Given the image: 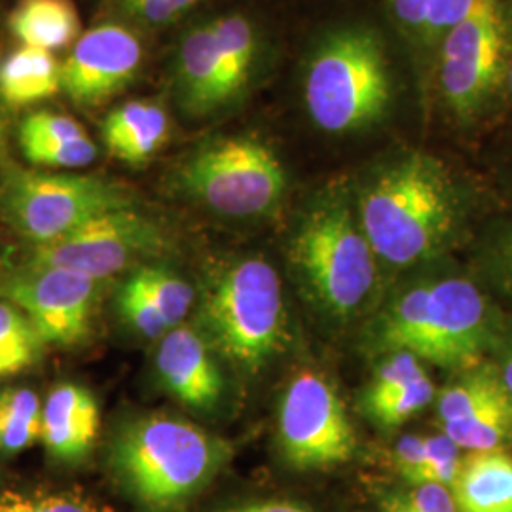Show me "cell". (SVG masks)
<instances>
[{
    "label": "cell",
    "instance_id": "cell-27",
    "mask_svg": "<svg viewBox=\"0 0 512 512\" xmlns=\"http://www.w3.org/2000/svg\"><path fill=\"white\" fill-rule=\"evenodd\" d=\"M33 323L23 311L8 302H0V380L19 374L35 365L44 349Z\"/></svg>",
    "mask_w": 512,
    "mask_h": 512
},
{
    "label": "cell",
    "instance_id": "cell-11",
    "mask_svg": "<svg viewBox=\"0 0 512 512\" xmlns=\"http://www.w3.org/2000/svg\"><path fill=\"white\" fill-rule=\"evenodd\" d=\"M165 247L164 228L128 207L90 220L65 238L35 245L27 264L63 268L99 281L160 255Z\"/></svg>",
    "mask_w": 512,
    "mask_h": 512
},
{
    "label": "cell",
    "instance_id": "cell-29",
    "mask_svg": "<svg viewBox=\"0 0 512 512\" xmlns=\"http://www.w3.org/2000/svg\"><path fill=\"white\" fill-rule=\"evenodd\" d=\"M25 158L42 167H84L97 158L90 137L73 141H19Z\"/></svg>",
    "mask_w": 512,
    "mask_h": 512
},
{
    "label": "cell",
    "instance_id": "cell-10",
    "mask_svg": "<svg viewBox=\"0 0 512 512\" xmlns=\"http://www.w3.org/2000/svg\"><path fill=\"white\" fill-rule=\"evenodd\" d=\"M277 440L298 471H325L353 458L357 437L336 389L317 372L296 374L283 393Z\"/></svg>",
    "mask_w": 512,
    "mask_h": 512
},
{
    "label": "cell",
    "instance_id": "cell-6",
    "mask_svg": "<svg viewBox=\"0 0 512 512\" xmlns=\"http://www.w3.org/2000/svg\"><path fill=\"white\" fill-rule=\"evenodd\" d=\"M203 334L234 365L256 372L289 340L283 289L274 266L245 258L228 266L203 293Z\"/></svg>",
    "mask_w": 512,
    "mask_h": 512
},
{
    "label": "cell",
    "instance_id": "cell-26",
    "mask_svg": "<svg viewBox=\"0 0 512 512\" xmlns=\"http://www.w3.org/2000/svg\"><path fill=\"white\" fill-rule=\"evenodd\" d=\"M435 399V385L429 374L408 384L385 389V391H365L363 410L376 425L391 429L416 418Z\"/></svg>",
    "mask_w": 512,
    "mask_h": 512
},
{
    "label": "cell",
    "instance_id": "cell-12",
    "mask_svg": "<svg viewBox=\"0 0 512 512\" xmlns=\"http://www.w3.org/2000/svg\"><path fill=\"white\" fill-rule=\"evenodd\" d=\"M0 296L25 313L44 344L74 346L92 329L97 281L63 268L25 264L0 281Z\"/></svg>",
    "mask_w": 512,
    "mask_h": 512
},
{
    "label": "cell",
    "instance_id": "cell-5",
    "mask_svg": "<svg viewBox=\"0 0 512 512\" xmlns=\"http://www.w3.org/2000/svg\"><path fill=\"white\" fill-rule=\"evenodd\" d=\"M384 42L368 27H344L319 42L304 76L311 122L342 135L382 122L393 105Z\"/></svg>",
    "mask_w": 512,
    "mask_h": 512
},
{
    "label": "cell",
    "instance_id": "cell-38",
    "mask_svg": "<svg viewBox=\"0 0 512 512\" xmlns=\"http://www.w3.org/2000/svg\"><path fill=\"white\" fill-rule=\"evenodd\" d=\"M230 512H311L310 509L293 503V501H262V503H251L245 507L232 509Z\"/></svg>",
    "mask_w": 512,
    "mask_h": 512
},
{
    "label": "cell",
    "instance_id": "cell-25",
    "mask_svg": "<svg viewBox=\"0 0 512 512\" xmlns=\"http://www.w3.org/2000/svg\"><path fill=\"white\" fill-rule=\"evenodd\" d=\"M42 403L27 387L0 391V452L18 454L40 440Z\"/></svg>",
    "mask_w": 512,
    "mask_h": 512
},
{
    "label": "cell",
    "instance_id": "cell-1",
    "mask_svg": "<svg viewBox=\"0 0 512 512\" xmlns=\"http://www.w3.org/2000/svg\"><path fill=\"white\" fill-rule=\"evenodd\" d=\"M355 215L378 260L412 268L439 258L456 241L465 202L439 158L406 150L366 179Z\"/></svg>",
    "mask_w": 512,
    "mask_h": 512
},
{
    "label": "cell",
    "instance_id": "cell-33",
    "mask_svg": "<svg viewBox=\"0 0 512 512\" xmlns=\"http://www.w3.org/2000/svg\"><path fill=\"white\" fill-rule=\"evenodd\" d=\"M88 137L74 118L52 110H37L23 118L19 126V141H73Z\"/></svg>",
    "mask_w": 512,
    "mask_h": 512
},
{
    "label": "cell",
    "instance_id": "cell-23",
    "mask_svg": "<svg viewBox=\"0 0 512 512\" xmlns=\"http://www.w3.org/2000/svg\"><path fill=\"white\" fill-rule=\"evenodd\" d=\"M440 427L465 452H512V397Z\"/></svg>",
    "mask_w": 512,
    "mask_h": 512
},
{
    "label": "cell",
    "instance_id": "cell-21",
    "mask_svg": "<svg viewBox=\"0 0 512 512\" xmlns=\"http://www.w3.org/2000/svg\"><path fill=\"white\" fill-rule=\"evenodd\" d=\"M61 92V63L52 52L23 46L0 65V99L8 107H27Z\"/></svg>",
    "mask_w": 512,
    "mask_h": 512
},
{
    "label": "cell",
    "instance_id": "cell-36",
    "mask_svg": "<svg viewBox=\"0 0 512 512\" xmlns=\"http://www.w3.org/2000/svg\"><path fill=\"white\" fill-rule=\"evenodd\" d=\"M391 497L406 512H458L450 490L440 484H418L406 494Z\"/></svg>",
    "mask_w": 512,
    "mask_h": 512
},
{
    "label": "cell",
    "instance_id": "cell-42",
    "mask_svg": "<svg viewBox=\"0 0 512 512\" xmlns=\"http://www.w3.org/2000/svg\"><path fill=\"white\" fill-rule=\"evenodd\" d=\"M0 143H2V120H0Z\"/></svg>",
    "mask_w": 512,
    "mask_h": 512
},
{
    "label": "cell",
    "instance_id": "cell-28",
    "mask_svg": "<svg viewBox=\"0 0 512 512\" xmlns=\"http://www.w3.org/2000/svg\"><path fill=\"white\" fill-rule=\"evenodd\" d=\"M162 313L169 329L179 327L194 304V291L183 277L162 266H141L129 277Z\"/></svg>",
    "mask_w": 512,
    "mask_h": 512
},
{
    "label": "cell",
    "instance_id": "cell-9",
    "mask_svg": "<svg viewBox=\"0 0 512 512\" xmlns=\"http://www.w3.org/2000/svg\"><path fill=\"white\" fill-rule=\"evenodd\" d=\"M188 196L211 211L251 219L272 213L287 188L274 150L253 137H224L198 148L179 171Z\"/></svg>",
    "mask_w": 512,
    "mask_h": 512
},
{
    "label": "cell",
    "instance_id": "cell-41",
    "mask_svg": "<svg viewBox=\"0 0 512 512\" xmlns=\"http://www.w3.org/2000/svg\"><path fill=\"white\" fill-rule=\"evenodd\" d=\"M505 92L509 93L512 101V55L511 61H509V67H507V78H505Z\"/></svg>",
    "mask_w": 512,
    "mask_h": 512
},
{
    "label": "cell",
    "instance_id": "cell-31",
    "mask_svg": "<svg viewBox=\"0 0 512 512\" xmlns=\"http://www.w3.org/2000/svg\"><path fill=\"white\" fill-rule=\"evenodd\" d=\"M480 262L495 287L512 298V220L495 226L482 247Z\"/></svg>",
    "mask_w": 512,
    "mask_h": 512
},
{
    "label": "cell",
    "instance_id": "cell-4",
    "mask_svg": "<svg viewBox=\"0 0 512 512\" xmlns=\"http://www.w3.org/2000/svg\"><path fill=\"white\" fill-rule=\"evenodd\" d=\"M289 255L317 310L338 321L365 310L376 289L378 258L344 190H329L311 203Z\"/></svg>",
    "mask_w": 512,
    "mask_h": 512
},
{
    "label": "cell",
    "instance_id": "cell-13",
    "mask_svg": "<svg viewBox=\"0 0 512 512\" xmlns=\"http://www.w3.org/2000/svg\"><path fill=\"white\" fill-rule=\"evenodd\" d=\"M141 63L137 35L120 23H101L74 42L61 65V92L82 109H97L128 88Z\"/></svg>",
    "mask_w": 512,
    "mask_h": 512
},
{
    "label": "cell",
    "instance_id": "cell-16",
    "mask_svg": "<svg viewBox=\"0 0 512 512\" xmlns=\"http://www.w3.org/2000/svg\"><path fill=\"white\" fill-rule=\"evenodd\" d=\"M177 88L183 109L203 116L236 101L220 61L219 46L211 25L190 29L177 55Z\"/></svg>",
    "mask_w": 512,
    "mask_h": 512
},
{
    "label": "cell",
    "instance_id": "cell-8",
    "mask_svg": "<svg viewBox=\"0 0 512 512\" xmlns=\"http://www.w3.org/2000/svg\"><path fill=\"white\" fill-rule=\"evenodd\" d=\"M135 207L128 188L95 175L12 171L0 186V215L33 245L65 238L90 220Z\"/></svg>",
    "mask_w": 512,
    "mask_h": 512
},
{
    "label": "cell",
    "instance_id": "cell-3",
    "mask_svg": "<svg viewBox=\"0 0 512 512\" xmlns=\"http://www.w3.org/2000/svg\"><path fill=\"white\" fill-rule=\"evenodd\" d=\"M110 458L139 503L171 511L211 482L228 459V448L190 421L152 414L122 427Z\"/></svg>",
    "mask_w": 512,
    "mask_h": 512
},
{
    "label": "cell",
    "instance_id": "cell-35",
    "mask_svg": "<svg viewBox=\"0 0 512 512\" xmlns=\"http://www.w3.org/2000/svg\"><path fill=\"white\" fill-rule=\"evenodd\" d=\"M0 512H97L84 499L71 495L0 494Z\"/></svg>",
    "mask_w": 512,
    "mask_h": 512
},
{
    "label": "cell",
    "instance_id": "cell-24",
    "mask_svg": "<svg viewBox=\"0 0 512 512\" xmlns=\"http://www.w3.org/2000/svg\"><path fill=\"white\" fill-rule=\"evenodd\" d=\"M509 391L495 368L475 366L467 370L454 384L440 391L437 401L440 425L467 418L480 408L509 399Z\"/></svg>",
    "mask_w": 512,
    "mask_h": 512
},
{
    "label": "cell",
    "instance_id": "cell-17",
    "mask_svg": "<svg viewBox=\"0 0 512 512\" xmlns=\"http://www.w3.org/2000/svg\"><path fill=\"white\" fill-rule=\"evenodd\" d=\"M101 133L112 158L141 167L167 143L169 116L160 103L135 99L110 110L103 120Z\"/></svg>",
    "mask_w": 512,
    "mask_h": 512
},
{
    "label": "cell",
    "instance_id": "cell-20",
    "mask_svg": "<svg viewBox=\"0 0 512 512\" xmlns=\"http://www.w3.org/2000/svg\"><path fill=\"white\" fill-rule=\"evenodd\" d=\"M10 31L23 46L52 52L80 38V18L73 0H21L10 16Z\"/></svg>",
    "mask_w": 512,
    "mask_h": 512
},
{
    "label": "cell",
    "instance_id": "cell-18",
    "mask_svg": "<svg viewBox=\"0 0 512 512\" xmlns=\"http://www.w3.org/2000/svg\"><path fill=\"white\" fill-rule=\"evenodd\" d=\"M389 16L416 55L423 76L431 74L442 38L469 16L476 0H385Z\"/></svg>",
    "mask_w": 512,
    "mask_h": 512
},
{
    "label": "cell",
    "instance_id": "cell-30",
    "mask_svg": "<svg viewBox=\"0 0 512 512\" xmlns=\"http://www.w3.org/2000/svg\"><path fill=\"white\" fill-rule=\"evenodd\" d=\"M118 308L133 329L147 338H164L169 332V325L165 323L162 313L156 310V306L148 300L147 294L143 293L131 279L124 283L118 294Z\"/></svg>",
    "mask_w": 512,
    "mask_h": 512
},
{
    "label": "cell",
    "instance_id": "cell-37",
    "mask_svg": "<svg viewBox=\"0 0 512 512\" xmlns=\"http://www.w3.org/2000/svg\"><path fill=\"white\" fill-rule=\"evenodd\" d=\"M395 469L412 486L423 482L425 467V437L420 435H404L395 446Z\"/></svg>",
    "mask_w": 512,
    "mask_h": 512
},
{
    "label": "cell",
    "instance_id": "cell-7",
    "mask_svg": "<svg viewBox=\"0 0 512 512\" xmlns=\"http://www.w3.org/2000/svg\"><path fill=\"white\" fill-rule=\"evenodd\" d=\"M512 19L505 0H476L469 16L442 38L431 71L446 110L471 124L505 90Z\"/></svg>",
    "mask_w": 512,
    "mask_h": 512
},
{
    "label": "cell",
    "instance_id": "cell-2",
    "mask_svg": "<svg viewBox=\"0 0 512 512\" xmlns=\"http://www.w3.org/2000/svg\"><path fill=\"white\" fill-rule=\"evenodd\" d=\"M499 340V321L482 289L463 275L418 281L397 294L366 332L368 351H404L442 368L471 370Z\"/></svg>",
    "mask_w": 512,
    "mask_h": 512
},
{
    "label": "cell",
    "instance_id": "cell-40",
    "mask_svg": "<svg viewBox=\"0 0 512 512\" xmlns=\"http://www.w3.org/2000/svg\"><path fill=\"white\" fill-rule=\"evenodd\" d=\"M382 511L384 512H406L403 507H399L397 505V501L391 497V495H387L384 501H382Z\"/></svg>",
    "mask_w": 512,
    "mask_h": 512
},
{
    "label": "cell",
    "instance_id": "cell-22",
    "mask_svg": "<svg viewBox=\"0 0 512 512\" xmlns=\"http://www.w3.org/2000/svg\"><path fill=\"white\" fill-rule=\"evenodd\" d=\"M219 46L220 61L232 95L238 99L245 92L255 71L258 38L255 27L241 14L222 16L209 23Z\"/></svg>",
    "mask_w": 512,
    "mask_h": 512
},
{
    "label": "cell",
    "instance_id": "cell-32",
    "mask_svg": "<svg viewBox=\"0 0 512 512\" xmlns=\"http://www.w3.org/2000/svg\"><path fill=\"white\" fill-rule=\"evenodd\" d=\"M112 8L147 27H165L183 18L202 0H107Z\"/></svg>",
    "mask_w": 512,
    "mask_h": 512
},
{
    "label": "cell",
    "instance_id": "cell-39",
    "mask_svg": "<svg viewBox=\"0 0 512 512\" xmlns=\"http://www.w3.org/2000/svg\"><path fill=\"white\" fill-rule=\"evenodd\" d=\"M497 374H499L501 382H503L505 389L509 391V395L512 397V340L505 346L501 363H499V368H497Z\"/></svg>",
    "mask_w": 512,
    "mask_h": 512
},
{
    "label": "cell",
    "instance_id": "cell-34",
    "mask_svg": "<svg viewBox=\"0 0 512 512\" xmlns=\"http://www.w3.org/2000/svg\"><path fill=\"white\" fill-rule=\"evenodd\" d=\"M461 448L448 435L425 437V467L421 484H440L450 490L461 465Z\"/></svg>",
    "mask_w": 512,
    "mask_h": 512
},
{
    "label": "cell",
    "instance_id": "cell-19",
    "mask_svg": "<svg viewBox=\"0 0 512 512\" xmlns=\"http://www.w3.org/2000/svg\"><path fill=\"white\" fill-rule=\"evenodd\" d=\"M450 494L458 512H512V452H467Z\"/></svg>",
    "mask_w": 512,
    "mask_h": 512
},
{
    "label": "cell",
    "instance_id": "cell-15",
    "mask_svg": "<svg viewBox=\"0 0 512 512\" xmlns=\"http://www.w3.org/2000/svg\"><path fill=\"white\" fill-rule=\"evenodd\" d=\"M101 412L92 391L76 384L54 387L42 404L40 442L57 461L86 458L99 433Z\"/></svg>",
    "mask_w": 512,
    "mask_h": 512
},
{
    "label": "cell",
    "instance_id": "cell-14",
    "mask_svg": "<svg viewBox=\"0 0 512 512\" xmlns=\"http://www.w3.org/2000/svg\"><path fill=\"white\" fill-rule=\"evenodd\" d=\"M156 368L165 389L181 403L211 410L222 395V376L202 334L190 327L169 330L156 353Z\"/></svg>",
    "mask_w": 512,
    "mask_h": 512
}]
</instances>
